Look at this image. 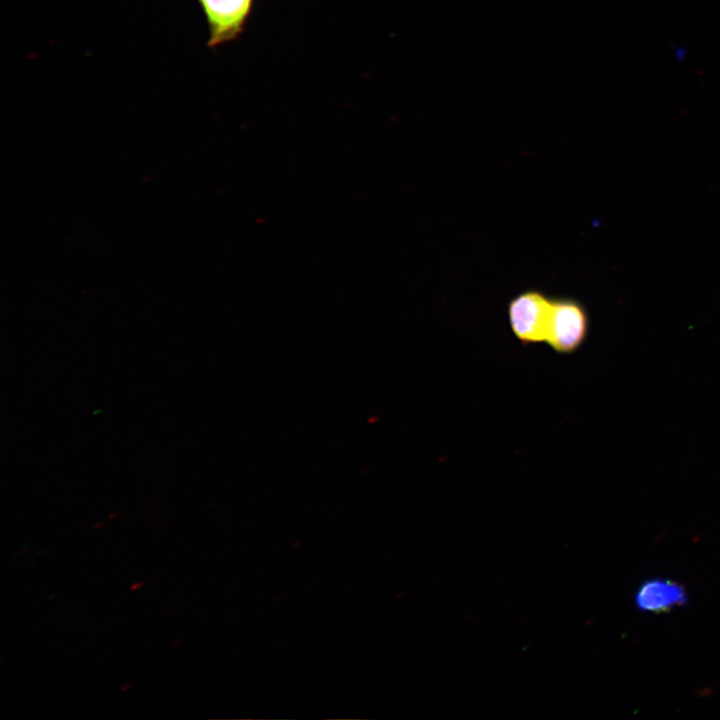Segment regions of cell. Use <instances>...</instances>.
Instances as JSON below:
<instances>
[{
  "mask_svg": "<svg viewBox=\"0 0 720 720\" xmlns=\"http://www.w3.org/2000/svg\"><path fill=\"white\" fill-rule=\"evenodd\" d=\"M208 20L209 45L236 37L242 30L253 0H199Z\"/></svg>",
  "mask_w": 720,
  "mask_h": 720,
  "instance_id": "cell-3",
  "label": "cell"
},
{
  "mask_svg": "<svg viewBox=\"0 0 720 720\" xmlns=\"http://www.w3.org/2000/svg\"><path fill=\"white\" fill-rule=\"evenodd\" d=\"M182 642H183V639H178L177 641H175V642L172 644V646H173V647L178 646V645H179L180 643H182Z\"/></svg>",
  "mask_w": 720,
  "mask_h": 720,
  "instance_id": "cell-9",
  "label": "cell"
},
{
  "mask_svg": "<svg viewBox=\"0 0 720 720\" xmlns=\"http://www.w3.org/2000/svg\"><path fill=\"white\" fill-rule=\"evenodd\" d=\"M589 327V315L581 302L567 297L553 298L545 344L557 354H573L586 342Z\"/></svg>",
  "mask_w": 720,
  "mask_h": 720,
  "instance_id": "cell-1",
  "label": "cell"
},
{
  "mask_svg": "<svg viewBox=\"0 0 720 720\" xmlns=\"http://www.w3.org/2000/svg\"><path fill=\"white\" fill-rule=\"evenodd\" d=\"M132 687L131 683H126L120 688V692H125Z\"/></svg>",
  "mask_w": 720,
  "mask_h": 720,
  "instance_id": "cell-6",
  "label": "cell"
},
{
  "mask_svg": "<svg viewBox=\"0 0 720 720\" xmlns=\"http://www.w3.org/2000/svg\"><path fill=\"white\" fill-rule=\"evenodd\" d=\"M144 585H145L144 581H137V582L132 583L129 589H130V591H136V590L142 588Z\"/></svg>",
  "mask_w": 720,
  "mask_h": 720,
  "instance_id": "cell-5",
  "label": "cell"
},
{
  "mask_svg": "<svg viewBox=\"0 0 720 720\" xmlns=\"http://www.w3.org/2000/svg\"><path fill=\"white\" fill-rule=\"evenodd\" d=\"M105 524H106L105 522L100 521V522H97L96 524H94L93 527H94L95 529H99L100 527L105 526Z\"/></svg>",
  "mask_w": 720,
  "mask_h": 720,
  "instance_id": "cell-7",
  "label": "cell"
},
{
  "mask_svg": "<svg viewBox=\"0 0 720 720\" xmlns=\"http://www.w3.org/2000/svg\"><path fill=\"white\" fill-rule=\"evenodd\" d=\"M686 602L684 587L667 579L647 580L635 594V604L639 610L656 614L669 612Z\"/></svg>",
  "mask_w": 720,
  "mask_h": 720,
  "instance_id": "cell-4",
  "label": "cell"
},
{
  "mask_svg": "<svg viewBox=\"0 0 720 720\" xmlns=\"http://www.w3.org/2000/svg\"><path fill=\"white\" fill-rule=\"evenodd\" d=\"M552 298L529 289L507 304V319L514 338L523 346L545 343Z\"/></svg>",
  "mask_w": 720,
  "mask_h": 720,
  "instance_id": "cell-2",
  "label": "cell"
},
{
  "mask_svg": "<svg viewBox=\"0 0 720 720\" xmlns=\"http://www.w3.org/2000/svg\"><path fill=\"white\" fill-rule=\"evenodd\" d=\"M119 516V512H112L108 515V519H114L115 517Z\"/></svg>",
  "mask_w": 720,
  "mask_h": 720,
  "instance_id": "cell-8",
  "label": "cell"
}]
</instances>
